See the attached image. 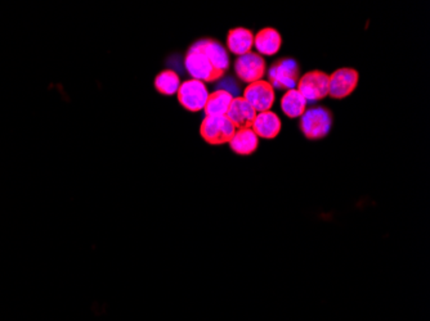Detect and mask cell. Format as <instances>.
Listing matches in <instances>:
<instances>
[{
    "label": "cell",
    "mask_w": 430,
    "mask_h": 321,
    "mask_svg": "<svg viewBox=\"0 0 430 321\" xmlns=\"http://www.w3.org/2000/svg\"><path fill=\"white\" fill-rule=\"evenodd\" d=\"M332 126V114L327 108L312 107L306 109L301 117V133L307 139L318 140L330 133Z\"/></svg>",
    "instance_id": "6da1fadb"
},
{
    "label": "cell",
    "mask_w": 430,
    "mask_h": 321,
    "mask_svg": "<svg viewBox=\"0 0 430 321\" xmlns=\"http://www.w3.org/2000/svg\"><path fill=\"white\" fill-rule=\"evenodd\" d=\"M301 68L291 58H281L271 66L268 71V83L273 89L291 90L299 83Z\"/></svg>",
    "instance_id": "7a4b0ae2"
},
{
    "label": "cell",
    "mask_w": 430,
    "mask_h": 321,
    "mask_svg": "<svg viewBox=\"0 0 430 321\" xmlns=\"http://www.w3.org/2000/svg\"><path fill=\"white\" fill-rule=\"evenodd\" d=\"M235 133L236 128L226 116H207L201 122V136L211 145L230 143Z\"/></svg>",
    "instance_id": "3957f363"
},
{
    "label": "cell",
    "mask_w": 430,
    "mask_h": 321,
    "mask_svg": "<svg viewBox=\"0 0 430 321\" xmlns=\"http://www.w3.org/2000/svg\"><path fill=\"white\" fill-rule=\"evenodd\" d=\"M185 64L188 73L194 78V80L205 81V83H214L218 79L223 78L222 73L215 70L213 64L210 63L207 56L202 53V50L196 45V43L187 52L185 58Z\"/></svg>",
    "instance_id": "277c9868"
},
{
    "label": "cell",
    "mask_w": 430,
    "mask_h": 321,
    "mask_svg": "<svg viewBox=\"0 0 430 321\" xmlns=\"http://www.w3.org/2000/svg\"><path fill=\"white\" fill-rule=\"evenodd\" d=\"M298 92L307 102H315L326 98L330 90V76L322 71L307 72L298 83Z\"/></svg>",
    "instance_id": "5b68a950"
},
{
    "label": "cell",
    "mask_w": 430,
    "mask_h": 321,
    "mask_svg": "<svg viewBox=\"0 0 430 321\" xmlns=\"http://www.w3.org/2000/svg\"><path fill=\"white\" fill-rule=\"evenodd\" d=\"M178 100L183 108L191 112L204 109L209 98L208 89L202 81L188 80L180 84L178 89Z\"/></svg>",
    "instance_id": "8992f818"
},
{
    "label": "cell",
    "mask_w": 430,
    "mask_h": 321,
    "mask_svg": "<svg viewBox=\"0 0 430 321\" xmlns=\"http://www.w3.org/2000/svg\"><path fill=\"white\" fill-rule=\"evenodd\" d=\"M267 64L265 58L258 53H246L244 56L237 57L235 62V72L240 79L248 84L260 81L265 75Z\"/></svg>",
    "instance_id": "52a82bcc"
},
{
    "label": "cell",
    "mask_w": 430,
    "mask_h": 321,
    "mask_svg": "<svg viewBox=\"0 0 430 321\" xmlns=\"http://www.w3.org/2000/svg\"><path fill=\"white\" fill-rule=\"evenodd\" d=\"M243 98L255 109L257 114L267 112L273 106L274 89L268 81L260 80L246 86Z\"/></svg>",
    "instance_id": "ba28073f"
},
{
    "label": "cell",
    "mask_w": 430,
    "mask_h": 321,
    "mask_svg": "<svg viewBox=\"0 0 430 321\" xmlns=\"http://www.w3.org/2000/svg\"><path fill=\"white\" fill-rule=\"evenodd\" d=\"M359 72L353 68H339L330 76V90L329 94L335 99H344L351 95L359 84Z\"/></svg>",
    "instance_id": "9c48e42d"
},
{
    "label": "cell",
    "mask_w": 430,
    "mask_h": 321,
    "mask_svg": "<svg viewBox=\"0 0 430 321\" xmlns=\"http://www.w3.org/2000/svg\"><path fill=\"white\" fill-rule=\"evenodd\" d=\"M196 45L202 50L215 70L224 76V73L230 68V56L222 44L213 39H201L196 42Z\"/></svg>",
    "instance_id": "30bf717a"
},
{
    "label": "cell",
    "mask_w": 430,
    "mask_h": 321,
    "mask_svg": "<svg viewBox=\"0 0 430 321\" xmlns=\"http://www.w3.org/2000/svg\"><path fill=\"white\" fill-rule=\"evenodd\" d=\"M257 114H258L255 112V109L251 107L243 97H236L232 99L226 117L232 122V125L237 130H241V128H251Z\"/></svg>",
    "instance_id": "8fae6325"
},
{
    "label": "cell",
    "mask_w": 430,
    "mask_h": 321,
    "mask_svg": "<svg viewBox=\"0 0 430 321\" xmlns=\"http://www.w3.org/2000/svg\"><path fill=\"white\" fill-rule=\"evenodd\" d=\"M251 130L255 133V135L263 139H274L280 134L281 120L280 117L271 111L262 112L257 114L255 120L252 122Z\"/></svg>",
    "instance_id": "7c38bea8"
},
{
    "label": "cell",
    "mask_w": 430,
    "mask_h": 321,
    "mask_svg": "<svg viewBox=\"0 0 430 321\" xmlns=\"http://www.w3.org/2000/svg\"><path fill=\"white\" fill-rule=\"evenodd\" d=\"M282 44L280 32L272 28H265L260 30L257 35L254 36V47L258 53L263 56H274L279 53Z\"/></svg>",
    "instance_id": "4fadbf2b"
},
{
    "label": "cell",
    "mask_w": 430,
    "mask_h": 321,
    "mask_svg": "<svg viewBox=\"0 0 430 321\" xmlns=\"http://www.w3.org/2000/svg\"><path fill=\"white\" fill-rule=\"evenodd\" d=\"M259 138L251 128L236 130L230 140L231 150L240 156H249L258 150Z\"/></svg>",
    "instance_id": "5bb4252c"
},
{
    "label": "cell",
    "mask_w": 430,
    "mask_h": 321,
    "mask_svg": "<svg viewBox=\"0 0 430 321\" xmlns=\"http://www.w3.org/2000/svg\"><path fill=\"white\" fill-rule=\"evenodd\" d=\"M254 45V34L250 30L244 28H237L231 30L227 36V47L231 53L236 56H244L246 53H250L251 47Z\"/></svg>",
    "instance_id": "9a60e30c"
},
{
    "label": "cell",
    "mask_w": 430,
    "mask_h": 321,
    "mask_svg": "<svg viewBox=\"0 0 430 321\" xmlns=\"http://www.w3.org/2000/svg\"><path fill=\"white\" fill-rule=\"evenodd\" d=\"M233 95L228 90H216L213 94H209L207 104L204 107L205 116H226L230 109Z\"/></svg>",
    "instance_id": "2e32d148"
},
{
    "label": "cell",
    "mask_w": 430,
    "mask_h": 321,
    "mask_svg": "<svg viewBox=\"0 0 430 321\" xmlns=\"http://www.w3.org/2000/svg\"><path fill=\"white\" fill-rule=\"evenodd\" d=\"M281 108L284 114L290 119L301 117L307 109V100L296 89L287 90L286 94L281 99Z\"/></svg>",
    "instance_id": "e0dca14e"
},
{
    "label": "cell",
    "mask_w": 430,
    "mask_h": 321,
    "mask_svg": "<svg viewBox=\"0 0 430 321\" xmlns=\"http://www.w3.org/2000/svg\"><path fill=\"white\" fill-rule=\"evenodd\" d=\"M180 86V76L172 70L160 72L155 79V87L158 93L163 94V95L170 97V95L178 93Z\"/></svg>",
    "instance_id": "ac0fdd59"
}]
</instances>
